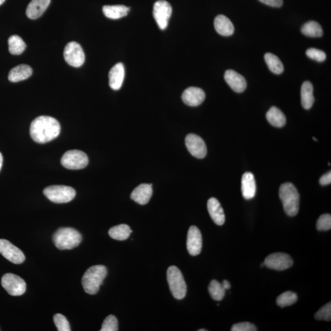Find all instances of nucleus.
I'll list each match as a JSON object with an SVG mask.
<instances>
[{"instance_id": "obj_38", "label": "nucleus", "mask_w": 331, "mask_h": 331, "mask_svg": "<svg viewBox=\"0 0 331 331\" xmlns=\"http://www.w3.org/2000/svg\"><path fill=\"white\" fill-rule=\"evenodd\" d=\"M232 331H256L254 324L249 322H242L234 324L232 326Z\"/></svg>"}, {"instance_id": "obj_20", "label": "nucleus", "mask_w": 331, "mask_h": 331, "mask_svg": "<svg viewBox=\"0 0 331 331\" xmlns=\"http://www.w3.org/2000/svg\"><path fill=\"white\" fill-rule=\"evenodd\" d=\"M241 190L242 195L246 200H251L256 194V187L254 175L252 172L244 174L241 181Z\"/></svg>"}, {"instance_id": "obj_6", "label": "nucleus", "mask_w": 331, "mask_h": 331, "mask_svg": "<svg viewBox=\"0 0 331 331\" xmlns=\"http://www.w3.org/2000/svg\"><path fill=\"white\" fill-rule=\"evenodd\" d=\"M43 193L48 199L57 204L70 202L76 194L73 188L64 185H52L46 188Z\"/></svg>"}, {"instance_id": "obj_9", "label": "nucleus", "mask_w": 331, "mask_h": 331, "mask_svg": "<svg viewBox=\"0 0 331 331\" xmlns=\"http://www.w3.org/2000/svg\"><path fill=\"white\" fill-rule=\"evenodd\" d=\"M63 55L67 63L71 67H81L85 61L84 52L81 46L76 42L68 43L64 48Z\"/></svg>"}, {"instance_id": "obj_17", "label": "nucleus", "mask_w": 331, "mask_h": 331, "mask_svg": "<svg viewBox=\"0 0 331 331\" xmlns=\"http://www.w3.org/2000/svg\"><path fill=\"white\" fill-rule=\"evenodd\" d=\"M152 193V186L151 184H142L133 191L131 198L141 205H145L150 201Z\"/></svg>"}, {"instance_id": "obj_1", "label": "nucleus", "mask_w": 331, "mask_h": 331, "mask_svg": "<svg viewBox=\"0 0 331 331\" xmlns=\"http://www.w3.org/2000/svg\"><path fill=\"white\" fill-rule=\"evenodd\" d=\"M60 130V123L56 119L50 116H40L31 123L30 133L34 141L45 144L57 138Z\"/></svg>"}, {"instance_id": "obj_19", "label": "nucleus", "mask_w": 331, "mask_h": 331, "mask_svg": "<svg viewBox=\"0 0 331 331\" xmlns=\"http://www.w3.org/2000/svg\"><path fill=\"white\" fill-rule=\"evenodd\" d=\"M207 209L210 217L215 224L222 226L225 224V215L224 209L220 203L215 197L209 200L207 202Z\"/></svg>"}, {"instance_id": "obj_12", "label": "nucleus", "mask_w": 331, "mask_h": 331, "mask_svg": "<svg viewBox=\"0 0 331 331\" xmlns=\"http://www.w3.org/2000/svg\"><path fill=\"white\" fill-rule=\"evenodd\" d=\"M264 263L269 269L284 271L292 267L293 261L291 256L286 253H275L268 256Z\"/></svg>"}, {"instance_id": "obj_45", "label": "nucleus", "mask_w": 331, "mask_h": 331, "mask_svg": "<svg viewBox=\"0 0 331 331\" xmlns=\"http://www.w3.org/2000/svg\"><path fill=\"white\" fill-rule=\"evenodd\" d=\"M313 139H314V140H315V141H317V139L316 138H315V137H313Z\"/></svg>"}, {"instance_id": "obj_28", "label": "nucleus", "mask_w": 331, "mask_h": 331, "mask_svg": "<svg viewBox=\"0 0 331 331\" xmlns=\"http://www.w3.org/2000/svg\"><path fill=\"white\" fill-rule=\"evenodd\" d=\"M303 35L312 38H317L323 36V31L320 24L315 21H309L301 28Z\"/></svg>"}, {"instance_id": "obj_22", "label": "nucleus", "mask_w": 331, "mask_h": 331, "mask_svg": "<svg viewBox=\"0 0 331 331\" xmlns=\"http://www.w3.org/2000/svg\"><path fill=\"white\" fill-rule=\"evenodd\" d=\"M214 27L216 32L222 36H230L233 35L234 32L233 23L224 15H219L215 17Z\"/></svg>"}, {"instance_id": "obj_2", "label": "nucleus", "mask_w": 331, "mask_h": 331, "mask_svg": "<svg viewBox=\"0 0 331 331\" xmlns=\"http://www.w3.org/2000/svg\"><path fill=\"white\" fill-rule=\"evenodd\" d=\"M107 274V269L103 265L93 266L88 269L82 278V284L85 292L89 295L97 294Z\"/></svg>"}, {"instance_id": "obj_29", "label": "nucleus", "mask_w": 331, "mask_h": 331, "mask_svg": "<svg viewBox=\"0 0 331 331\" xmlns=\"http://www.w3.org/2000/svg\"><path fill=\"white\" fill-rule=\"evenodd\" d=\"M9 51L12 55H18L23 54L27 46L19 36L13 35L8 39Z\"/></svg>"}, {"instance_id": "obj_7", "label": "nucleus", "mask_w": 331, "mask_h": 331, "mask_svg": "<svg viewBox=\"0 0 331 331\" xmlns=\"http://www.w3.org/2000/svg\"><path fill=\"white\" fill-rule=\"evenodd\" d=\"M61 165L68 169L77 170L88 165L87 156L82 151L72 150L67 151L61 159Z\"/></svg>"}, {"instance_id": "obj_11", "label": "nucleus", "mask_w": 331, "mask_h": 331, "mask_svg": "<svg viewBox=\"0 0 331 331\" xmlns=\"http://www.w3.org/2000/svg\"><path fill=\"white\" fill-rule=\"evenodd\" d=\"M0 253L15 264L23 263L26 259V256L21 250L6 239H0Z\"/></svg>"}, {"instance_id": "obj_31", "label": "nucleus", "mask_w": 331, "mask_h": 331, "mask_svg": "<svg viewBox=\"0 0 331 331\" xmlns=\"http://www.w3.org/2000/svg\"><path fill=\"white\" fill-rule=\"evenodd\" d=\"M208 289L210 296L215 301H222L224 298L226 290L218 281L213 280L210 281Z\"/></svg>"}, {"instance_id": "obj_18", "label": "nucleus", "mask_w": 331, "mask_h": 331, "mask_svg": "<svg viewBox=\"0 0 331 331\" xmlns=\"http://www.w3.org/2000/svg\"><path fill=\"white\" fill-rule=\"evenodd\" d=\"M51 0H32L28 5L26 15L30 19H36L44 14Z\"/></svg>"}, {"instance_id": "obj_30", "label": "nucleus", "mask_w": 331, "mask_h": 331, "mask_svg": "<svg viewBox=\"0 0 331 331\" xmlns=\"http://www.w3.org/2000/svg\"><path fill=\"white\" fill-rule=\"evenodd\" d=\"M264 59L269 69L272 73L280 74L283 72V64L276 55L271 53H266L264 55Z\"/></svg>"}, {"instance_id": "obj_8", "label": "nucleus", "mask_w": 331, "mask_h": 331, "mask_svg": "<svg viewBox=\"0 0 331 331\" xmlns=\"http://www.w3.org/2000/svg\"><path fill=\"white\" fill-rule=\"evenodd\" d=\"M2 285L11 296H21L26 292V281L14 274L8 273L3 275L2 278Z\"/></svg>"}, {"instance_id": "obj_41", "label": "nucleus", "mask_w": 331, "mask_h": 331, "mask_svg": "<svg viewBox=\"0 0 331 331\" xmlns=\"http://www.w3.org/2000/svg\"><path fill=\"white\" fill-rule=\"evenodd\" d=\"M222 284L223 286H224V289L226 290H230L231 289V284L228 280H224V281H223V283Z\"/></svg>"}, {"instance_id": "obj_40", "label": "nucleus", "mask_w": 331, "mask_h": 331, "mask_svg": "<svg viewBox=\"0 0 331 331\" xmlns=\"http://www.w3.org/2000/svg\"><path fill=\"white\" fill-rule=\"evenodd\" d=\"M331 183V172H327L324 174L320 179V184L321 185H327Z\"/></svg>"}, {"instance_id": "obj_24", "label": "nucleus", "mask_w": 331, "mask_h": 331, "mask_svg": "<svg viewBox=\"0 0 331 331\" xmlns=\"http://www.w3.org/2000/svg\"><path fill=\"white\" fill-rule=\"evenodd\" d=\"M313 92L314 87L311 82L303 83L301 92V103L305 109H310L313 106L315 101Z\"/></svg>"}, {"instance_id": "obj_36", "label": "nucleus", "mask_w": 331, "mask_h": 331, "mask_svg": "<svg viewBox=\"0 0 331 331\" xmlns=\"http://www.w3.org/2000/svg\"><path fill=\"white\" fill-rule=\"evenodd\" d=\"M318 231H328L331 228V216L330 214L321 215L317 222Z\"/></svg>"}, {"instance_id": "obj_23", "label": "nucleus", "mask_w": 331, "mask_h": 331, "mask_svg": "<svg viewBox=\"0 0 331 331\" xmlns=\"http://www.w3.org/2000/svg\"><path fill=\"white\" fill-rule=\"evenodd\" d=\"M32 68L27 64H20L12 68L9 73L8 79L12 82H17L26 80L32 76Z\"/></svg>"}, {"instance_id": "obj_10", "label": "nucleus", "mask_w": 331, "mask_h": 331, "mask_svg": "<svg viewBox=\"0 0 331 331\" xmlns=\"http://www.w3.org/2000/svg\"><path fill=\"white\" fill-rule=\"evenodd\" d=\"M172 11L171 5L165 0H159L155 3L153 15L161 30H165L168 27Z\"/></svg>"}, {"instance_id": "obj_3", "label": "nucleus", "mask_w": 331, "mask_h": 331, "mask_svg": "<svg viewBox=\"0 0 331 331\" xmlns=\"http://www.w3.org/2000/svg\"><path fill=\"white\" fill-rule=\"evenodd\" d=\"M279 197L283 203L284 212L290 216L298 214L299 209V194L295 185L285 183L281 185Z\"/></svg>"}, {"instance_id": "obj_21", "label": "nucleus", "mask_w": 331, "mask_h": 331, "mask_svg": "<svg viewBox=\"0 0 331 331\" xmlns=\"http://www.w3.org/2000/svg\"><path fill=\"white\" fill-rule=\"evenodd\" d=\"M125 77V68L123 63H119L113 67L109 71V86L114 91L122 87Z\"/></svg>"}, {"instance_id": "obj_15", "label": "nucleus", "mask_w": 331, "mask_h": 331, "mask_svg": "<svg viewBox=\"0 0 331 331\" xmlns=\"http://www.w3.org/2000/svg\"><path fill=\"white\" fill-rule=\"evenodd\" d=\"M184 103L190 106H199L205 100L206 94L203 90L191 86L184 92L182 96Z\"/></svg>"}, {"instance_id": "obj_39", "label": "nucleus", "mask_w": 331, "mask_h": 331, "mask_svg": "<svg viewBox=\"0 0 331 331\" xmlns=\"http://www.w3.org/2000/svg\"><path fill=\"white\" fill-rule=\"evenodd\" d=\"M259 1L274 8H280L283 4V0H259Z\"/></svg>"}, {"instance_id": "obj_37", "label": "nucleus", "mask_w": 331, "mask_h": 331, "mask_svg": "<svg viewBox=\"0 0 331 331\" xmlns=\"http://www.w3.org/2000/svg\"><path fill=\"white\" fill-rule=\"evenodd\" d=\"M306 55L311 59L319 61V62H322L326 58V55L323 51L315 48L308 49L306 51Z\"/></svg>"}, {"instance_id": "obj_34", "label": "nucleus", "mask_w": 331, "mask_h": 331, "mask_svg": "<svg viewBox=\"0 0 331 331\" xmlns=\"http://www.w3.org/2000/svg\"><path fill=\"white\" fill-rule=\"evenodd\" d=\"M101 331H117L118 330V321L114 315H109L103 321Z\"/></svg>"}, {"instance_id": "obj_33", "label": "nucleus", "mask_w": 331, "mask_h": 331, "mask_svg": "<svg viewBox=\"0 0 331 331\" xmlns=\"http://www.w3.org/2000/svg\"><path fill=\"white\" fill-rule=\"evenodd\" d=\"M54 321L58 331H70L71 330L70 324L64 315L60 314H55L54 316Z\"/></svg>"}, {"instance_id": "obj_4", "label": "nucleus", "mask_w": 331, "mask_h": 331, "mask_svg": "<svg viewBox=\"0 0 331 331\" xmlns=\"http://www.w3.org/2000/svg\"><path fill=\"white\" fill-rule=\"evenodd\" d=\"M82 240V235L72 228L58 229L53 236L55 247L61 250L75 248L81 243Z\"/></svg>"}, {"instance_id": "obj_43", "label": "nucleus", "mask_w": 331, "mask_h": 331, "mask_svg": "<svg viewBox=\"0 0 331 331\" xmlns=\"http://www.w3.org/2000/svg\"><path fill=\"white\" fill-rule=\"evenodd\" d=\"M5 2V0H0V5H2V4H3V3H4Z\"/></svg>"}, {"instance_id": "obj_44", "label": "nucleus", "mask_w": 331, "mask_h": 331, "mask_svg": "<svg viewBox=\"0 0 331 331\" xmlns=\"http://www.w3.org/2000/svg\"><path fill=\"white\" fill-rule=\"evenodd\" d=\"M199 331H207L206 329H200Z\"/></svg>"}, {"instance_id": "obj_42", "label": "nucleus", "mask_w": 331, "mask_h": 331, "mask_svg": "<svg viewBox=\"0 0 331 331\" xmlns=\"http://www.w3.org/2000/svg\"><path fill=\"white\" fill-rule=\"evenodd\" d=\"M3 158L2 154L0 152V170H1L3 165Z\"/></svg>"}, {"instance_id": "obj_16", "label": "nucleus", "mask_w": 331, "mask_h": 331, "mask_svg": "<svg viewBox=\"0 0 331 331\" xmlns=\"http://www.w3.org/2000/svg\"><path fill=\"white\" fill-rule=\"evenodd\" d=\"M225 80L234 92L242 93L246 91L247 85L246 80L236 71L231 70L226 71Z\"/></svg>"}, {"instance_id": "obj_35", "label": "nucleus", "mask_w": 331, "mask_h": 331, "mask_svg": "<svg viewBox=\"0 0 331 331\" xmlns=\"http://www.w3.org/2000/svg\"><path fill=\"white\" fill-rule=\"evenodd\" d=\"M317 320L330 321L331 319V303H327L321 307L315 315Z\"/></svg>"}, {"instance_id": "obj_26", "label": "nucleus", "mask_w": 331, "mask_h": 331, "mask_svg": "<svg viewBox=\"0 0 331 331\" xmlns=\"http://www.w3.org/2000/svg\"><path fill=\"white\" fill-rule=\"evenodd\" d=\"M266 119L272 126L280 128L286 124V117L281 111L276 107H272L266 114Z\"/></svg>"}, {"instance_id": "obj_25", "label": "nucleus", "mask_w": 331, "mask_h": 331, "mask_svg": "<svg viewBox=\"0 0 331 331\" xmlns=\"http://www.w3.org/2000/svg\"><path fill=\"white\" fill-rule=\"evenodd\" d=\"M129 8L123 5H106L103 8V13L111 19H119L127 15Z\"/></svg>"}, {"instance_id": "obj_5", "label": "nucleus", "mask_w": 331, "mask_h": 331, "mask_svg": "<svg viewBox=\"0 0 331 331\" xmlns=\"http://www.w3.org/2000/svg\"><path fill=\"white\" fill-rule=\"evenodd\" d=\"M167 280L170 291L175 299H184L187 294V284L183 275L176 266H170L167 271Z\"/></svg>"}, {"instance_id": "obj_13", "label": "nucleus", "mask_w": 331, "mask_h": 331, "mask_svg": "<svg viewBox=\"0 0 331 331\" xmlns=\"http://www.w3.org/2000/svg\"><path fill=\"white\" fill-rule=\"evenodd\" d=\"M185 144L189 152L197 159H203L207 155L205 142L200 136L189 134L185 138Z\"/></svg>"}, {"instance_id": "obj_14", "label": "nucleus", "mask_w": 331, "mask_h": 331, "mask_svg": "<svg viewBox=\"0 0 331 331\" xmlns=\"http://www.w3.org/2000/svg\"><path fill=\"white\" fill-rule=\"evenodd\" d=\"M202 235L198 228L191 226L188 230L187 240V247L191 255H198L202 250Z\"/></svg>"}, {"instance_id": "obj_32", "label": "nucleus", "mask_w": 331, "mask_h": 331, "mask_svg": "<svg viewBox=\"0 0 331 331\" xmlns=\"http://www.w3.org/2000/svg\"><path fill=\"white\" fill-rule=\"evenodd\" d=\"M298 301V296L292 292H286L278 297L277 304L280 307L292 305Z\"/></svg>"}, {"instance_id": "obj_27", "label": "nucleus", "mask_w": 331, "mask_h": 331, "mask_svg": "<svg viewBox=\"0 0 331 331\" xmlns=\"http://www.w3.org/2000/svg\"><path fill=\"white\" fill-rule=\"evenodd\" d=\"M132 231L128 225L122 224L111 228L109 235L111 238L117 240H125L130 236Z\"/></svg>"}]
</instances>
